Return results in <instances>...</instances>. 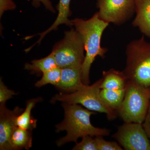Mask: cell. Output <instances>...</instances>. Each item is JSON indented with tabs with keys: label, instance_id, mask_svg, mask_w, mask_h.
Here are the masks:
<instances>
[{
	"label": "cell",
	"instance_id": "13",
	"mask_svg": "<svg viewBox=\"0 0 150 150\" xmlns=\"http://www.w3.org/2000/svg\"><path fill=\"white\" fill-rule=\"evenodd\" d=\"M101 89L120 90L125 88L127 79L123 71L111 69L103 72Z\"/></svg>",
	"mask_w": 150,
	"mask_h": 150
},
{
	"label": "cell",
	"instance_id": "3",
	"mask_svg": "<svg viewBox=\"0 0 150 150\" xmlns=\"http://www.w3.org/2000/svg\"><path fill=\"white\" fill-rule=\"evenodd\" d=\"M126 66L123 70L127 80L134 81L141 85L150 86V42L144 35L133 40L126 47Z\"/></svg>",
	"mask_w": 150,
	"mask_h": 150
},
{
	"label": "cell",
	"instance_id": "12",
	"mask_svg": "<svg viewBox=\"0 0 150 150\" xmlns=\"http://www.w3.org/2000/svg\"><path fill=\"white\" fill-rule=\"evenodd\" d=\"M135 12L132 24L150 38V0H135Z\"/></svg>",
	"mask_w": 150,
	"mask_h": 150
},
{
	"label": "cell",
	"instance_id": "14",
	"mask_svg": "<svg viewBox=\"0 0 150 150\" xmlns=\"http://www.w3.org/2000/svg\"><path fill=\"white\" fill-rule=\"evenodd\" d=\"M10 144L11 150H29L32 146V131L18 127L11 136Z\"/></svg>",
	"mask_w": 150,
	"mask_h": 150
},
{
	"label": "cell",
	"instance_id": "23",
	"mask_svg": "<svg viewBox=\"0 0 150 150\" xmlns=\"http://www.w3.org/2000/svg\"><path fill=\"white\" fill-rule=\"evenodd\" d=\"M41 4H43L46 9L53 13H56V11L50 0H32V5L35 8L39 7Z\"/></svg>",
	"mask_w": 150,
	"mask_h": 150
},
{
	"label": "cell",
	"instance_id": "9",
	"mask_svg": "<svg viewBox=\"0 0 150 150\" xmlns=\"http://www.w3.org/2000/svg\"><path fill=\"white\" fill-rule=\"evenodd\" d=\"M23 110L18 106L10 110L6 107L5 104L0 105V150H11V137L18 127L16 119Z\"/></svg>",
	"mask_w": 150,
	"mask_h": 150
},
{
	"label": "cell",
	"instance_id": "20",
	"mask_svg": "<svg viewBox=\"0 0 150 150\" xmlns=\"http://www.w3.org/2000/svg\"><path fill=\"white\" fill-rule=\"evenodd\" d=\"M98 150H122L123 149L116 142L107 141L102 136H98L95 138Z\"/></svg>",
	"mask_w": 150,
	"mask_h": 150
},
{
	"label": "cell",
	"instance_id": "18",
	"mask_svg": "<svg viewBox=\"0 0 150 150\" xmlns=\"http://www.w3.org/2000/svg\"><path fill=\"white\" fill-rule=\"evenodd\" d=\"M61 73L62 69L59 67L43 73L41 79L35 83V86L41 87L48 84H51L56 86L60 81Z\"/></svg>",
	"mask_w": 150,
	"mask_h": 150
},
{
	"label": "cell",
	"instance_id": "6",
	"mask_svg": "<svg viewBox=\"0 0 150 150\" xmlns=\"http://www.w3.org/2000/svg\"><path fill=\"white\" fill-rule=\"evenodd\" d=\"M83 40L74 28L65 32L62 40L54 45L51 53L57 66L61 69L82 66L85 55Z\"/></svg>",
	"mask_w": 150,
	"mask_h": 150
},
{
	"label": "cell",
	"instance_id": "21",
	"mask_svg": "<svg viewBox=\"0 0 150 150\" xmlns=\"http://www.w3.org/2000/svg\"><path fill=\"white\" fill-rule=\"evenodd\" d=\"M16 95L13 91L9 89L3 82L1 79L0 81V103L5 104L7 100L11 99L13 96Z\"/></svg>",
	"mask_w": 150,
	"mask_h": 150
},
{
	"label": "cell",
	"instance_id": "19",
	"mask_svg": "<svg viewBox=\"0 0 150 150\" xmlns=\"http://www.w3.org/2000/svg\"><path fill=\"white\" fill-rule=\"evenodd\" d=\"M90 136H85L79 143H76L73 150H98L95 139Z\"/></svg>",
	"mask_w": 150,
	"mask_h": 150
},
{
	"label": "cell",
	"instance_id": "4",
	"mask_svg": "<svg viewBox=\"0 0 150 150\" xmlns=\"http://www.w3.org/2000/svg\"><path fill=\"white\" fill-rule=\"evenodd\" d=\"M125 88L124 98L117 110L118 115L124 122L143 123L149 105V87L127 80Z\"/></svg>",
	"mask_w": 150,
	"mask_h": 150
},
{
	"label": "cell",
	"instance_id": "8",
	"mask_svg": "<svg viewBox=\"0 0 150 150\" xmlns=\"http://www.w3.org/2000/svg\"><path fill=\"white\" fill-rule=\"evenodd\" d=\"M98 16L104 21L123 24L135 11V0H98Z\"/></svg>",
	"mask_w": 150,
	"mask_h": 150
},
{
	"label": "cell",
	"instance_id": "11",
	"mask_svg": "<svg viewBox=\"0 0 150 150\" xmlns=\"http://www.w3.org/2000/svg\"><path fill=\"white\" fill-rule=\"evenodd\" d=\"M83 84L82 81L81 66H77L62 69L61 78L56 87L72 93L76 91Z\"/></svg>",
	"mask_w": 150,
	"mask_h": 150
},
{
	"label": "cell",
	"instance_id": "22",
	"mask_svg": "<svg viewBox=\"0 0 150 150\" xmlns=\"http://www.w3.org/2000/svg\"><path fill=\"white\" fill-rule=\"evenodd\" d=\"M16 4L12 0H0V17L5 12L13 10L16 8Z\"/></svg>",
	"mask_w": 150,
	"mask_h": 150
},
{
	"label": "cell",
	"instance_id": "1",
	"mask_svg": "<svg viewBox=\"0 0 150 150\" xmlns=\"http://www.w3.org/2000/svg\"><path fill=\"white\" fill-rule=\"evenodd\" d=\"M62 106L64 110V119L56 125V132L66 131L67 134L57 140L58 146L71 142L77 143L78 139L85 136L105 137L110 135L108 129L97 128L91 124V116L96 114L95 111L84 108L79 104L63 103Z\"/></svg>",
	"mask_w": 150,
	"mask_h": 150
},
{
	"label": "cell",
	"instance_id": "5",
	"mask_svg": "<svg viewBox=\"0 0 150 150\" xmlns=\"http://www.w3.org/2000/svg\"><path fill=\"white\" fill-rule=\"evenodd\" d=\"M102 82L101 78L92 85L83 84L74 92L57 94L52 98L51 101L80 104L91 111L105 113L108 120L112 121L116 118L118 112L108 106L101 99L100 93Z\"/></svg>",
	"mask_w": 150,
	"mask_h": 150
},
{
	"label": "cell",
	"instance_id": "10",
	"mask_svg": "<svg viewBox=\"0 0 150 150\" xmlns=\"http://www.w3.org/2000/svg\"><path fill=\"white\" fill-rule=\"evenodd\" d=\"M71 0H59V4L57 6V9L58 11V14L53 24L49 28L43 32L34 34L33 35H29L25 38V40H28L36 35H40L39 39L34 44L29 48H27L28 51H30L32 48L36 44H40V42L43 40L44 37L48 33L54 30H57L58 27L61 25L65 24L68 26H73L71 20L69 19V17L71 16V11L70 10V3Z\"/></svg>",
	"mask_w": 150,
	"mask_h": 150
},
{
	"label": "cell",
	"instance_id": "24",
	"mask_svg": "<svg viewBox=\"0 0 150 150\" xmlns=\"http://www.w3.org/2000/svg\"><path fill=\"white\" fill-rule=\"evenodd\" d=\"M149 88L150 89V86H149ZM142 124H143V127H144V129L145 131L150 140V100L147 113L144 121Z\"/></svg>",
	"mask_w": 150,
	"mask_h": 150
},
{
	"label": "cell",
	"instance_id": "17",
	"mask_svg": "<svg viewBox=\"0 0 150 150\" xmlns=\"http://www.w3.org/2000/svg\"><path fill=\"white\" fill-rule=\"evenodd\" d=\"M58 67L52 53L48 56L38 60L31 61L25 65L24 69L35 73L46 72Z\"/></svg>",
	"mask_w": 150,
	"mask_h": 150
},
{
	"label": "cell",
	"instance_id": "16",
	"mask_svg": "<svg viewBox=\"0 0 150 150\" xmlns=\"http://www.w3.org/2000/svg\"><path fill=\"white\" fill-rule=\"evenodd\" d=\"M125 92V88L117 90L101 89L100 95L108 106L117 111L123 101Z\"/></svg>",
	"mask_w": 150,
	"mask_h": 150
},
{
	"label": "cell",
	"instance_id": "15",
	"mask_svg": "<svg viewBox=\"0 0 150 150\" xmlns=\"http://www.w3.org/2000/svg\"><path fill=\"white\" fill-rule=\"evenodd\" d=\"M41 98H33L27 101L25 110L18 115L16 119L17 127L32 131L36 127L37 120L31 115V111L35 104L40 101Z\"/></svg>",
	"mask_w": 150,
	"mask_h": 150
},
{
	"label": "cell",
	"instance_id": "2",
	"mask_svg": "<svg viewBox=\"0 0 150 150\" xmlns=\"http://www.w3.org/2000/svg\"><path fill=\"white\" fill-rule=\"evenodd\" d=\"M71 22L83 40L86 55L81 66L82 81L84 84L88 85L92 64L97 56L104 58L108 51L107 48L101 47L100 41L103 33L109 23L100 18L97 12L88 20L76 18Z\"/></svg>",
	"mask_w": 150,
	"mask_h": 150
},
{
	"label": "cell",
	"instance_id": "7",
	"mask_svg": "<svg viewBox=\"0 0 150 150\" xmlns=\"http://www.w3.org/2000/svg\"><path fill=\"white\" fill-rule=\"evenodd\" d=\"M112 137L125 150H150V140L142 123L124 122Z\"/></svg>",
	"mask_w": 150,
	"mask_h": 150
}]
</instances>
